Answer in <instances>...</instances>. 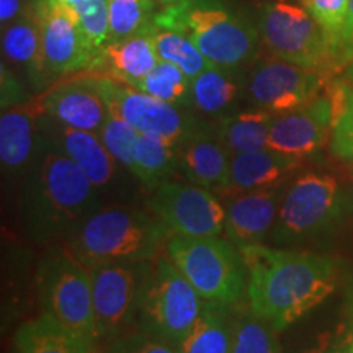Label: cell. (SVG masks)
I'll return each instance as SVG.
<instances>
[{
    "label": "cell",
    "instance_id": "cell-1",
    "mask_svg": "<svg viewBox=\"0 0 353 353\" xmlns=\"http://www.w3.org/2000/svg\"><path fill=\"white\" fill-rule=\"evenodd\" d=\"M239 249L247 267V304L276 330L312 311L337 285V263L332 257L263 244Z\"/></svg>",
    "mask_w": 353,
    "mask_h": 353
},
{
    "label": "cell",
    "instance_id": "cell-2",
    "mask_svg": "<svg viewBox=\"0 0 353 353\" xmlns=\"http://www.w3.org/2000/svg\"><path fill=\"white\" fill-rule=\"evenodd\" d=\"M101 206L100 193L83 172L44 143L43 152L26 174L20 200L30 236L39 242L68 239Z\"/></svg>",
    "mask_w": 353,
    "mask_h": 353
},
{
    "label": "cell",
    "instance_id": "cell-3",
    "mask_svg": "<svg viewBox=\"0 0 353 353\" xmlns=\"http://www.w3.org/2000/svg\"><path fill=\"white\" fill-rule=\"evenodd\" d=\"M172 232L152 211L113 205L95 211L65 239V252L83 267L152 262L165 250Z\"/></svg>",
    "mask_w": 353,
    "mask_h": 353
},
{
    "label": "cell",
    "instance_id": "cell-4",
    "mask_svg": "<svg viewBox=\"0 0 353 353\" xmlns=\"http://www.w3.org/2000/svg\"><path fill=\"white\" fill-rule=\"evenodd\" d=\"M157 28L174 30L196 44L216 68L237 70L257 52L259 28L221 0H182L154 15Z\"/></svg>",
    "mask_w": 353,
    "mask_h": 353
},
{
    "label": "cell",
    "instance_id": "cell-5",
    "mask_svg": "<svg viewBox=\"0 0 353 353\" xmlns=\"http://www.w3.org/2000/svg\"><path fill=\"white\" fill-rule=\"evenodd\" d=\"M165 254L205 301L232 306L247 294L245 262L228 237L172 236Z\"/></svg>",
    "mask_w": 353,
    "mask_h": 353
},
{
    "label": "cell",
    "instance_id": "cell-6",
    "mask_svg": "<svg viewBox=\"0 0 353 353\" xmlns=\"http://www.w3.org/2000/svg\"><path fill=\"white\" fill-rule=\"evenodd\" d=\"M205 303L167 254H162L152 260L145 276L139 301V329L179 345L195 325Z\"/></svg>",
    "mask_w": 353,
    "mask_h": 353
},
{
    "label": "cell",
    "instance_id": "cell-7",
    "mask_svg": "<svg viewBox=\"0 0 353 353\" xmlns=\"http://www.w3.org/2000/svg\"><path fill=\"white\" fill-rule=\"evenodd\" d=\"M257 28L260 41L272 56L329 77L337 72L332 43L306 8L288 2L263 3Z\"/></svg>",
    "mask_w": 353,
    "mask_h": 353
},
{
    "label": "cell",
    "instance_id": "cell-8",
    "mask_svg": "<svg viewBox=\"0 0 353 353\" xmlns=\"http://www.w3.org/2000/svg\"><path fill=\"white\" fill-rule=\"evenodd\" d=\"M37 283L44 312L94 345L97 334L88 268L64 250L43 260Z\"/></svg>",
    "mask_w": 353,
    "mask_h": 353
},
{
    "label": "cell",
    "instance_id": "cell-9",
    "mask_svg": "<svg viewBox=\"0 0 353 353\" xmlns=\"http://www.w3.org/2000/svg\"><path fill=\"white\" fill-rule=\"evenodd\" d=\"M343 208L345 195L332 175H299L281 195L273 239L281 242L319 232L341 218Z\"/></svg>",
    "mask_w": 353,
    "mask_h": 353
},
{
    "label": "cell",
    "instance_id": "cell-10",
    "mask_svg": "<svg viewBox=\"0 0 353 353\" xmlns=\"http://www.w3.org/2000/svg\"><path fill=\"white\" fill-rule=\"evenodd\" d=\"M149 267L151 262L107 263L88 268L97 341L121 337L138 319Z\"/></svg>",
    "mask_w": 353,
    "mask_h": 353
},
{
    "label": "cell",
    "instance_id": "cell-11",
    "mask_svg": "<svg viewBox=\"0 0 353 353\" xmlns=\"http://www.w3.org/2000/svg\"><path fill=\"white\" fill-rule=\"evenodd\" d=\"M110 113L117 114L143 134L161 136L180 145L200 126L183 107L167 103L117 79L95 74Z\"/></svg>",
    "mask_w": 353,
    "mask_h": 353
},
{
    "label": "cell",
    "instance_id": "cell-12",
    "mask_svg": "<svg viewBox=\"0 0 353 353\" xmlns=\"http://www.w3.org/2000/svg\"><path fill=\"white\" fill-rule=\"evenodd\" d=\"M148 205L172 236L206 237L224 234L226 210L213 190L169 180L154 190Z\"/></svg>",
    "mask_w": 353,
    "mask_h": 353
},
{
    "label": "cell",
    "instance_id": "cell-13",
    "mask_svg": "<svg viewBox=\"0 0 353 353\" xmlns=\"http://www.w3.org/2000/svg\"><path fill=\"white\" fill-rule=\"evenodd\" d=\"M332 77L319 70L268 57L257 64L247 81V97L254 107L281 114L317 99Z\"/></svg>",
    "mask_w": 353,
    "mask_h": 353
},
{
    "label": "cell",
    "instance_id": "cell-14",
    "mask_svg": "<svg viewBox=\"0 0 353 353\" xmlns=\"http://www.w3.org/2000/svg\"><path fill=\"white\" fill-rule=\"evenodd\" d=\"M37 7L48 74L63 77L85 70L95 72L100 56L83 37L74 8L59 0H37Z\"/></svg>",
    "mask_w": 353,
    "mask_h": 353
},
{
    "label": "cell",
    "instance_id": "cell-15",
    "mask_svg": "<svg viewBox=\"0 0 353 353\" xmlns=\"http://www.w3.org/2000/svg\"><path fill=\"white\" fill-rule=\"evenodd\" d=\"M41 134L50 148L56 149L83 172L100 196L114 195L123 187V172L126 169L114 161L97 132L76 130L39 114Z\"/></svg>",
    "mask_w": 353,
    "mask_h": 353
},
{
    "label": "cell",
    "instance_id": "cell-16",
    "mask_svg": "<svg viewBox=\"0 0 353 353\" xmlns=\"http://www.w3.org/2000/svg\"><path fill=\"white\" fill-rule=\"evenodd\" d=\"M37 105L39 112L61 125L97 134L110 114L95 74H81L56 82L38 97Z\"/></svg>",
    "mask_w": 353,
    "mask_h": 353
},
{
    "label": "cell",
    "instance_id": "cell-17",
    "mask_svg": "<svg viewBox=\"0 0 353 353\" xmlns=\"http://www.w3.org/2000/svg\"><path fill=\"white\" fill-rule=\"evenodd\" d=\"M332 101L327 92L291 112L275 114L268 148L304 159L321 151L332 134Z\"/></svg>",
    "mask_w": 353,
    "mask_h": 353
},
{
    "label": "cell",
    "instance_id": "cell-18",
    "mask_svg": "<svg viewBox=\"0 0 353 353\" xmlns=\"http://www.w3.org/2000/svg\"><path fill=\"white\" fill-rule=\"evenodd\" d=\"M281 195V188L275 187L224 196L228 239L237 247L262 244L275 228Z\"/></svg>",
    "mask_w": 353,
    "mask_h": 353
},
{
    "label": "cell",
    "instance_id": "cell-19",
    "mask_svg": "<svg viewBox=\"0 0 353 353\" xmlns=\"http://www.w3.org/2000/svg\"><path fill=\"white\" fill-rule=\"evenodd\" d=\"M37 101L2 110L0 117V162L3 174H28L44 149Z\"/></svg>",
    "mask_w": 353,
    "mask_h": 353
},
{
    "label": "cell",
    "instance_id": "cell-20",
    "mask_svg": "<svg viewBox=\"0 0 353 353\" xmlns=\"http://www.w3.org/2000/svg\"><path fill=\"white\" fill-rule=\"evenodd\" d=\"M231 159L216 131L200 125L180 144L179 170L187 182L223 195L229 185Z\"/></svg>",
    "mask_w": 353,
    "mask_h": 353
},
{
    "label": "cell",
    "instance_id": "cell-21",
    "mask_svg": "<svg viewBox=\"0 0 353 353\" xmlns=\"http://www.w3.org/2000/svg\"><path fill=\"white\" fill-rule=\"evenodd\" d=\"M301 161L303 159L286 156L272 148L232 154L229 185L223 196L281 187V183L299 169Z\"/></svg>",
    "mask_w": 353,
    "mask_h": 353
},
{
    "label": "cell",
    "instance_id": "cell-22",
    "mask_svg": "<svg viewBox=\"0 0 353 353\" xmlns=\"http://www.w3.org/2000/svg\"><path fill=\"white\" fill-rule=\"evenodd\" d=\"M154 32H156V25L132 37L108 43L101 54L99 68L90 74L113 77L138 88L144 77L161 61L156 51V43H154Z\"/></svg>",
    "mask_w": 353,
    "mask_h": 353
},
{
    "label": "cell",
    "instance_id": "cell-23",
    "mask_svg": "<svg viewBox=\"0 0 353 353\" xmlns=\"http://www.w3.org/2000/svg\"><path fill=\"white\" fill-rule=\"evenodd\" d=\"M2 50L12 63L28 69L33 81H41L48 74L43 57L41 21L37 2L30 3L23 12L7 25L2 32Z\"/></svg>",
    "mask_w": 353,
    "mask_h": 353
},
{
    "label": "cell",
    "instance_id": "cell-24",
    "mask_svg": "<svg viewBox=\"0 0 353 353\" xmlns=\"http://www.w3.org/2000/svg\"><path fill=\"white\" fill-rule=\"evenodd\" d=\"M17 353H90L92 343L43 312L17 330Z\"/></svg>",
    "mask_w": 353,
    "mask_h": 353
},
{
    "label": "cell",
    "instance_id": "cell-25",
    "mask_svg": "<svg viewBox=\"0 0 353 353\" xmlns=\"http://www.w3.org/2000/svg\"><path fill=\"white\" fill-rule=\"evenodd\" d=\"M232 306L206 301L195 325L179 343L180 353H231Z\"/></svg>",
    "mask_w": 353,
    "mask_h": 353
},
{
    "label": "cell",
    "instance_id": "cell-26",
    "mask_svg": "<svg viewBox=\"0 0 353 353\" xmlns=\"http://www.w3.org/2000/svg\"><path fill=\"white\" fill-rule=\"evenodd\" d=\"M273 117V113L257 107L242 110L224 114L214 131L231 154L259 151L268 148Z\"/></svg>",
    "mask_w": 353,
    "mask_h": 353
},
{
    "label": "cell",
    "instance_id": "cell-27",
    "mask_svg": "<svg viewBox=\"0 0 353 353\" xmlns=\"http://www.w3.org/2000/svg\"><path fill=\"white\" fill-rule=\"evenodd\" d=\"M180 145L161 136L141 132L134 152V180L145 190L154 192L162 183L172 180L179 169Z\"/></svg>",
    "mask_w": 353,
    "mask_h": 353
},
{
    "label": "cell",
    "instance_id": "cell-28",
    "mask_svg": "<svg viewBox=\"0 0 353 353\" xmlns=\"http://www.w3.org/2000/svg\"><path fill=\"white\" fill-rule=\"evenodd\" d=\"M242 90L241 79L234 69L211 65L192 79V107L205 114L226 113Z\"/></svg>",
    "mask_w": 353,
    "mask_h": 353
},
{
    "label": "cell",
    "instance_id": "cell-29",
    "mask_svg": "<svg viewBox=\"0 0 353 353\" xmlns=\"http://www.w3.org/2000/svg\"><path fill=\"white\" fill-rule=\"evenodd\" d=\"M278 330L268 321L255 314L249 304L232 306L231 353H283Z\"/></svg>",
    "mask_w": 353,
    "mask_h": 353
},
{
    "label": "cell",
    "instance_id": "cell-30",
    "mask_svg": "<svg viewBox=\"0 0 353 353\" xmlns=\"http://www.w3.org/2000/svg\"><path fill=\"white\" fill-rule=\"evenodd\" d=\"M332 101V134L330 149L334 156L353 162V83L330 81L325 87Z\"/></svg>",
    "mask_w": 353,
    "mask_h": 353
},
{
    "label": "cell",
    "instance_id": "cell-31",
    "mask_svg": "<svg viewBox=\"0 0 353 353\" xmlns=\"http://www.w3.org/2000/svg\"><path fill=\"white\" fill-rule=\"evenodd\" d=\"M154 43H156V51L161 61L170 63L182 69L190 79L200 76L203 70L211 68V64L201 51L198 50L196 44L185 34L174 32V30L157 28L154 32Z\"/></svg>",
    "mask_w": 353,
    "mask_h": 353
},
{
    "label": "cell",
    "instance_id": "cell-32",
    "mask_svg": "<svg viewBox=\"0 0 353 353\" xmlns=\"http://www.w3.org/2000/svg\"><path fill=\"white\" fill-rule=\"evenodd\" d=\"M138 88L167 103L183 108L192 105V79L182 69L165 61H159Z\"/></svg>",
    "mask_w": 353,
    "mask_h": 353
},
{
    "label": "cell",
    "instance_id": "cell-33",
    "mask_svg": "<svg viewBox=\"0 0 353 353\" xmlns=\"http://www.w3.org/2000/svg\"><path fill=\"white\" fill-rule=\"evenodd\" d=\"M110 43L132 37L154 25L152 0H107Z\"/></svg>",
    "mask_w": 353,
    "mask_h": 353
},
{
    "label": "cell",
    "instance_id": "cell-34",
    "mask_svg": "<svg viewBox=\"0 0 353 353\" xmlns=\"http://www.w3.org/2000/svg\"><path fill=\"white\" fill-rule=\"evenodd\" d=\"M141 132L134 130L131 125H128L125 120H121L117 114L110 113L103 128H101L99 136L108 152L114 157V161L120 164L123 169H126L132 179H134V152L136 144H138Z\"/></svg>",
    "mask_w": 353,
    "mask_h": 353
},
{
    "label": "cell",
    "instance_id": "cell-35",
    "mask_svg": "<svg viewBox=\"0 0 353 353\" xmlns=\"http://www.w3.org/2000/svg\"><path fill=\"white\" fill-rule=\"evenodd\" d=\"M76 12L83 37L97 54H103L110 43V19L107 0H85L70 6Z\"/></svg>",
    "mask_w": 353,
    "mask_h": 353
},
{
    "label": "cell",
    "instance_id": "cell-36",
    "mask_svg": "<svg viewBox=\"0 0 353 353\" xmlns=\"http://www.w3.org/2000/svg\"><path fill=\"white\" fill-rule=\"evenodd\" d=\"M301 3L303 8H306L309 15L327 34L330 43H332L335 57V46H337V41L347 21L348 0H301ZM335 65H337V59H335Z\"/></svg>",
    "mask_w": 353,
    "mask_h": 353
},
{
    "label": "cell",
    "instance_id": "cell-37",
    "mask_svg": "<svg viewBox=\"0 0 353 353\" xmlns=\"http://www.w3.org/2000/svg\"><path fill=\"white\" fill-rule=\"evenodd\" d=\"M107 353H180L179 345L165 339L139 330V334L121 335Z\"/></svg>",
    "mask_w": 353,
    "mask_h": 353
},
{
    "label": "cell",
    "instance_id": "cell-38",
    "mask_svg": "<svg viewBox=\"0 0 353 353\" xmlns=\"http://www.w3.org/2000/svg\"><path fill=\"white\" fill-rule=\"evenodd\" d=\"M350 347L352 332L339 329L321 334L317 342L306 353H350Z\"/></svg>",
    "mask_w": 353,
    "mask_h": 353
},
{
    "label": "cell",
    "instance_id": "cell-39",
    "mask_svg": "<svg viewBox=\"0 0 353 353\" xmlns=\"http://www.w3.org/2000/svg\"><path fill=\"white\" fill-rule=\"evenodd\" d=\"M335 59L339 70L347 69L353 63V0H348L347 21L335 46Z\"/></svg>",
    "mask_w": 353,
    "mask_h": 353
},
{
    "label": "cell",
    "instance_id": "cell-40",
    "mask_svg": "<svg viewBox=\"0 0 353 353\" xmlns=\"http://www.w3.org/2000/svg\"><path fill=\"white\" fill-rule=\"evenodd\" d=\"M20 85L8 70L2 65V110L20 105Z\"/></svg>",
    "mask_w": 353,
    "mask_h": 353
},
{
    "label": "cell",
    "instance_id": "cell-41",
    "mask_svg": "<svg viewBox=\"0 0 353 353\" xmlns=\"http://www.w3.org/2000/svg\"><path fill=\"white\" fill-rule=\"evenodd\" d=\"M21 13V0H0V21L2 26L10 25Z\"/></svg>",
    "mask_w": 353,
    "mask_h": 353
},
{
    "label": "cell",
    "instance_id": "cell-42",
    "mask_svg": "<svg viewBox=\"0 0 353 353\" xmlns=\"http://www.w3.org/2000/svg\"><path fill=\"white\" fill-rule=\"evenodd\" d=\"M345 76H347V81L350 82V83H353V63L348 65L347 68V72H345Z\"/></svg>",
    "mask_w": 353,
    "mask_h": 353
},
{
    "label": "cell",
    "instance_id": "cell-43",
    "mask_svg": "<svg viewBox=\"0 0 353 353\" xmlns=\"http://www.w3.org/2000/svg\"><path fill=\"white\" fill-rule=\"evenodd\" d=\"M59 2L68 3V6H76V3H79V2H85V0H59Z\"/></svg>",
    "mask_w": 353,
    "mask_h": 353
},
{
    "label": "cell",
    "instance_id": "cell-44",
    "mask_svg": "<svg viewBox=\"0 0 353 353\" xmlns=\"http://www.w3.org/2000/svg\"><path fill=\"white\" fill-rule=\"evenodd\" d=\"M164 3H175V2H182V0H161Z\"/></svg>",
    "mask_w": 353,
    "mask_h": 353
},
{
    "label": "cell",
    "instance_id": "cell-45",
    "mask_svg": "<svg viewBox=\"0 0 353 353\" xmlns=\"http://www.w3.org/2000/svg\"><path fill=\"white\" fill-rule=\"evenodd\" d=\"M350 353H353V335H352V347H350Z\"/></svg>",
    "mask_w": 353,
    "mask_h": 353
},
{
    "label": "cell",
    "instance_id": "cell-46",
    "mask_svg": "<svg viewBox=\"0 0 353 353\" xmlns=\"http://www.w3.org/2000/svg\"><path fill=\"white\" fill-rule=\"evenodd\" d=\"M273 2H288V0H273Z\"/></svg>",
    "mask_w": 353,
    "mask_h": 353
}]
</instances>
